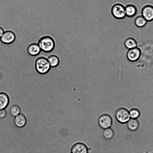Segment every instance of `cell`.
<instances>
[{"label": "cell", "mask_w": 153, "mask_h": 153, "mask_svg": "<svg viewBox=\"0 0 153 153\" xmlns=\"http://www.w3.org/2000/svg\"><path fill=\"white\" fill-rule=\"evenodd\" d=\"M37 44L41 51L49 53L52 51L55 46L54 39L49 35H44L39 39Z\"/></svg>", "instance_id": "1"}, {"label": "cell", "mask_w": 153, "mask_h": 153, "mask_svg": "<svg viewBox=\"0 0 153 153\" xmlns=\"http://www.w3.org/2000/svg\"><path fill=\"white\" fill-rule=\"evenodd\" d=\"M35 65L36 71L41 74L47 73L51 67L47 59L43 56L38 58L36 60Z\"/></svg>", "instance_id": "2"}, {"label": "cell", "mask_w": 153, "mask_h": 153, "mask_svg": "<svg viewBox=\"0 0 153 153\" xmlns=\"http://www.w3.org/2000/svg\"><path fill=\"white\" fill-rule=\"evenodd\" d=\"M111 12L113 16L117 19H122L126 16L125 7L119 3L116 4L112 6Z\"/></svg>", "instance_id": "3"}, {"label": "cell", "mask_w": 153, "mask_h": 153, "mask_svg": "<svg viewBox=\"0 0 153 153\" xmlns=\"http://www.w3.org/2000/svg\"><path fill=\"white\" fill-rule=\"evenodd\" d=\"M115 116L117 120L122 123H127L130 118L129 112L123 108L118 109L116 112Z\"/></svg>", "instance_id": "4"}, {"label": "cell", "mask_w": 153, "mask_h": 153, "mask_svg": "<svg viewBox=\"0 0 153 153\" xmlns=\"http://www.w3.org/2000/svg\"><path fill=\"white\" fill-rule=\"evenodd\" d=\"M16 38V34L13 31L7 30L4 31L0 40L4 44H10L15 41Z\"/></svg>", "instance_id": "5"}, {"label": "cell", "mask_w": 153, "mask_h": 153, "mask_svg": "<svg viewBox=\"0 0 153 153\" xmlns=\"http://www.w3.org/2000/svg\"><path fill=\"white\" fill-rule=\"evenodd\" d=\"M112 123V120L111 117L108 114L102 115L98 119V123L100 126L103 129L110 128Z\"/></svg>", "instance_id": "6"}, {"label": "cell", "mask_w": 153, "mask_h": 153, "mask_svg": "<svg viewBox=\"0 0 153 153\" xmlns=\"http://www.w3.org/2000/svg\"><path fill=\"white\" fill-rule=\"evenodd\" d=\"M140 49L136 47L129 49L127 52L126 56L128 59L131 62H135L138 59L140 56Z\"/></svg>", "instance_id": "7"}, {"label": "cell", "mask_w": 153, "mask_h": 153, "mask_svg": "<svg viewBox=\"0 0 153 153\" xmlns=\"http://www.w3.org/2000/svg\"><path fill=\"white\" fill-rule=\"evenodd\" d=\"M142 16L147 21L153 20V6L150 5L145 6L142 10Z\"/></svg>", "instance_id": "8"}, {"label": "cell", "mask_w": 153, "mask_h": 153, "mask_svg": "<svg viewBox=\"0 0 153 153\" xmlns=\"http://www.w3.org/2000/svg\"><path fill=\"white\" fill-rule=\"evenodd\" d=\"M28 53L32 56L38 55L41 51L37 43L33 42L29 44L27 48Z\"/></svg>", "instance_id": "9"}, {"label": "cell", "mask_w": 153, "mask_h": 153, "mask_svg": "<svg viewBox=\"0 0 153 153\" xmlns=\"http://www.w3.org/2000/svg\"><path fill=\"white\" fill-rule=\"evenodd\" d=\"M72 153H88L87 146L82 143H77L74 144L71 149Z\"/></svg>", "instance_id": "10"}, {"label": "cell", "mask_w": 153, "mask_h": 153, "mask_svg": "<svg viewBox=\"0 0 153 153\" xmlns=\"http://www.w3.org/2000/svg\"><path fill=\"white\" fill-rule=\"evenodd\" d=\"M9 102L8 96L4 92L0 93V110L5 108Z\"/></svg>", "instance_id": "11"}, {"label": "cell", "mask_w": 153, "mask_h": 153, "mask_svg": "<svg viewBox=\"0 0 153 153\" xmlns=\"http://www.w3.org/2000/svg\"><path fill=\"white\" fill-rule=\"evenodd\" d=\"M14 122L16 126L17 127H22L25 125L26 120L24 115L20 114L15 117Z\"/></svg>", "instance_id": "12"}, {"label": "cell", "mask_w": 153, "mask_h": 153, "mask_svg": "<svg viewBox=\"0 0 153 153\" xmlns=\"http://www.w3.org/2000/svg\"><path fill=\"white\" fill-rule=\"evenodd\" d=\"M127 122V127L131 131H136L139 128V123L136 119L131 118L129 119Z\"/></svg>", "instance_id": "13"}, {"label": "cell", "mask_w": 153, "mask_h": 153, "mask_svg": "<svg viewBox=\"0 0 153 153\" xmlns=\"http://www.w3.org/2000/svg\"><path fill=\"white\" fill-rule=\"evenodd\" d=\"M124 45L126 48L129 49L137 47V42L134 38L129 37L125 40Z\"/></svg>", "instance_id": "14"}, {"label": "cell", "mask_w": 153, "mask_h": 153, "mask_svg": "<svg viewBox=\"0 0 153 153\" xmlns=\"http://www.w3.org/2000/svg\"><path fill=\"white\" fill-rule=\"evenodd\" d=\"M126 16L129 17L134 16L137 12L136 7L132 4L127 5L125 7Z\"/></svg>", "instance_id": "15"}, {"label": "cell", "mask_w": 153, "mask_h": 153, "mask_svg": "<svg viewBox=\"0 0 153 153\" xmlns=\"http://www.w3.org/2000/svg\"><path fill=\"white\" fill-rule=\"evenodd\" d=\"M47 59L52 67H55L57 66L59 63V57L55 54L50 55L48 57Z\"/></svg>", "instance_id": "16"}, {"label": "cell", "mask_w": 153, "mask_h": 153, "mask_svg": "<svg viewBox=\"0 0 153 153\" xmlns=\"http://www.w3.org/2000/svg\"><path fill=\"white\" fill-rule=\"evenodd\" d=\"M146 20L142 16H137L135 19L134 23L135 25L138 27H143L145 26L147 22Z\"/></svg>", "instance_id": "17"}, {"label": "cell", "mask_w": 153, "mask_h": 153, "mask_svg": "<svg viewBox=\"0 0 153 153\" xmlns=\"http://www.w3.org/2000/svg\"><path fill=\"white\" fill-rule=\"evenodd\" d=\"M114 134V131L110 128L104 129L103 131V135L104 138L107 140L112 138Z\"/></svg>", "instance_id": "18"}, {"label": "cell", "mask_w": 153, "mask_h": 153, "mask_svg": "<svg viewBox=\"0 0 153 153\" xmlns=\"http://www.w3.org/2000/svg\"><path fill=\"white\" fill-rule=\"evenodd\" d=\"M11 114L14 117H16L19 114L21 111L19 107L16 105L12 106L10 110Z\"/></svg>", "instance_id": "19"}, {"label": "cell", "mask_w": 153, "mask_h": 153, "mask_svg": "<svg viewBox=\"0 0 153 153\" xmlns=\"http://www.w3.org/2000/svg\"><path fill=\"white\" fill-rule=\"evenodd\" d=\"M130 117L131 118L137 119L140 115V113L139 110L137 108L131 109L129 111Z\"/></svg>", "instance_id": "20"}, {"label": "cell", "mask_w": 153, "mask_h": 153, "mask_svg": "<svg viewBox=\"0 0 153 153\" xmlns=\"http://www.w3.org/2000/svg\"><path fill=\"white\" fill-rule=\"evenodd\" d=\"M6 112L4 109L0 110V118H4L6 117Z\"/></svg>", "instance_id": "21"}, {"label": "cell", "mask_w": 153, "mask_h": 153, "mask_svg": "<svg viewBox=\"0 0 153 153\" xmlns=\"http://www.w3.org/2000/svg\"><path fill=\"white\" fill-rule=\"evenodd\" d=\"M4 31V29L0 26V38L3 35Z\"/></svg>", "instance_id": "22"}, {"label": "cell", "mask_w": 153, "mask_h": 153, "mask_svg": "<svg viewBox=\"0 0 153 153\" xmlns=\"http://www.w3.org/2000/svg\"><path fill=\"white\" fill-rule=\"evenodd\" d=\"M72 153L71 152V153Z\"/></svg>", "instance_id": "23"}]
</instances>
